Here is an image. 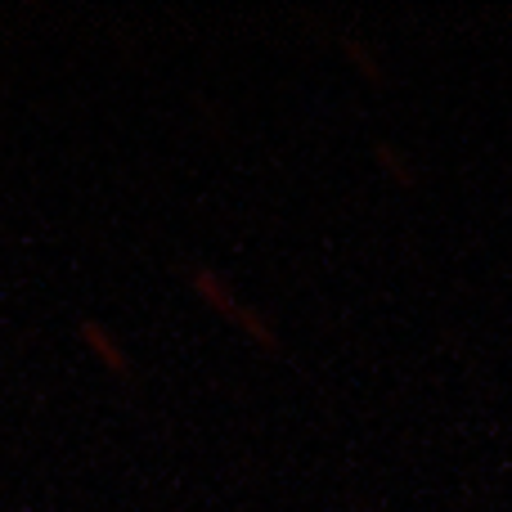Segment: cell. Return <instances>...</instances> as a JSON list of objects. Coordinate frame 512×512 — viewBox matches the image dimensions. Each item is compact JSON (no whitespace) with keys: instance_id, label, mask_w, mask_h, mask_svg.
Wrapping results in <instances>:
<instances>
[]
</instances>
